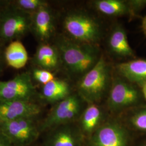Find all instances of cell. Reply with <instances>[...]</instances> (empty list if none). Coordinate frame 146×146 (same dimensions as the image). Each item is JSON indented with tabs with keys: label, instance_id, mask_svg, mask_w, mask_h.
Listing matches in <instances>:
<instances>
[{
	"label": "cell",
	"instance_id": "cell-1",
	"mask_svg": "<svg viewBox=\"0 0 146 146\" xmlns=\"http://www.w3.org/2000/svg\"><path fill=\"white\" fill-rule=\"evenodd\" d=\"M55 47L61 65L70 76L78 81L96 64L103 53L99 46L75 42L67 37L58 38Z\"/></svg>",
	"mask_w": 146,
	"mask_h": 146
},
{
	"label": "cell",
	"instance_id": "cell-2",
	"mask_svg": "<svg viewBox=\"0 0 146 146\" xmlns=\"http://www.w3.org/2000/svg\"><path fill=\"white\" fill-rule=\"evenodd\" d=\"M114 64L102 53L99 61L80 79L78 94L89 104H96L108 95L114 75Z\"/></svg>",
	"mask_w": 146,
	"mask_h": 146
},
{
	"label": "cell",
	"instance_id": "cell-3",
	"mask_svg": "<svg viewBox=\"0 0 146 146\" xmlns=\"http://www.w3.org/2000/svg\"><path fill=\"white\" fill-rule=\"evenodd\" d=\"M63 24L68 38L78 43L99 46L104 35L101 22L84 11L68 13Z\"/></svg>",
	"mask_w": 146,
	"mask_h": 146
},
{
	"label": "cell",
	"instance_id": "cell-4",
	"mask_svg": "<svg viewBox=\"0 0 146 146\" xmlns=\"http://www.w3.org/2000/svg\"><path fill=\"white\" fill-rule=\"evenodd\" d=\"M107 104L110 111L117 113L139 107L145 101L137 84L131 83L114 72Z\"/></svg>",
	"mask_w": 146,
	"mask_h": 146
},
{
	"label": "cell",
	"instance_id": "cell-5",
	"mask_svg": "<svg viewBox=\"0 0 146 146\" xmlns=\"http://www.w3.org/2000/svg\"><path fill=\"white\" fill-rule=\"evenodd\" d=\"M31 27V15L17 8L10 2L0 17V42L19 40Z\"/></svg>",
	"mask_w": 146,
	"mask_h": 146
},
{
	"label": "cell",
	"instance_id": "cell-6",
	"mask_svg": "<svg viewBox=\"0 0 146 146\" xmlns=\"http://www.w3.org/2000/svg\"><path fill=\"white\" fill-rule=\"evenodd\" d=\"M84 100L77 94H72L56 103L42 122L40 131H46L66 125L75 120L82 111Z\"/></svg>",
	"mask_w": 146,
	"mask_h": 146
},
{
	"label": "cell",
	"instance_id": "cell-7",
	"mask_svg": "<svg viewBox=\"0 0 146 146\" xmlns=\"http://www.w3.org/2000/svg\"><path fill=\"white\" fill-rule=\"evenodd\" d=\"M34 119L25 118L1 123L0 132L12 146L28 145L36 139L39 133Z\"/></svg>",
	"mask_w": 146,
	"mask_h": 146
},
{
	"label": "cell",
	"instance_id": "cell-8",
	"mask_svg": "<svg viewBox=\"0 0 146 146\" xmlns=\"http://www.w3.org/2000/svg\"><path fill=\"white\" fill-rule=\"evenodd\" d=\"M35 94L29 73H21L8 81H0V100L32 101Z\"/></svg>",
	"mask_w": 146,
	"mask_h": 146
},
{
	"label": "cell",
	"instance_id": "cell-9",
	"mask_svg": "<svg viewBox=\"0 0 146 146\" xmlns=\"http://www.w3.org/2000/svg\"><path fill=\"white\" fill-rule=\"evenodd\" d=\"M107 37L106 46L110 55L119 60H126L125 61L136 58L128 41L125 29L120 23L114 24Z\"/></svg>",
	"mask_w": 146,
	"mask_h": 146
},
{
	"label": "cell",
	"instance_id": "cell-10",
	"mask_svg": "<svg viewBox=\"0 0 146 146\" xmlns=\"http://www.w3.org/2000/svg\"><path fill=\"white\" fill-rule=\"evenodd\" d=\"M41 111L32 101L0 100V124L14 120L34 118Z\"/></svg>",
	"mask_w": 146,
	"mask_h": 146
},
{
	"label": "cell",
	"instance_id": "cell-11",
	"mask_svg": "<svg viewBox=\"0 0 146 146\" xmlns=\"http://www.w3.org/2000/svg\"><path fill=\"white\" fill-rule=\"evenodd\" d=\"M128 136L125 128L116 121L108 122L94 131L91 146H127Z\"/></svg>",
	"mask_w": 146,
	"mask_h": 146
},
{
	"label": "cell",
	"instance_id": "cell-12",
	"mask_svg": "<svg viewBox=\"0 0 146 146\" xmlns=\"http://www.w3.org/2000/svg\"><path fill=\"white\" fill-rule=\"evenodd\" d=\"M54 19L48 5L31 15V30L41 43H46L54 31Z\"/></svg>",
	"mask_w": 146,
	"mask_h": 146
},
{
	"label": "cell",
	"instance_id": "cell-13",
	"mask_svg": "<svg viewBox=\"0 0 146 146\" xmlns=\"http://www.w3.org/2000/svg\"><path fill=\"white\" fill-rule=\"evenodd\" d=\"M116 75L133 84L146 80V59L134 58L114 64Z\"/></svg>",
	"mask_w": 146,
	"mask_h": 146
},
{
	"label": "cell",
	"instance_id": "cell-14",
	"mask_svg": "<svg viewBox=\"0 0 146 146\" xmlns=\"http://www.w3.org/2000/svg\"><path fill=\"white\" fill-rule=\"evenodd\" d=\"M92 5L100 14L106 17L127 16L130 20L134 19L128 0H96L93 1Z\"/></svg>",
	"mask_w": 146,
	"mask_h": 146
},
{
	"label": "cell",
	"instance_id": "cell-15",
	"mask_svg": "<svg viewBox=\"0 0 146 146\" xmlns=\"http://www.w3.org/2000/svg\"><path fill=\"white\" fill-rule=\"evenodd\" d=\"M33 62L38 68L52 72L60 67L61 62L60 54L55 46L41 43L37 48Z\"/></svg>",
	"mask_w": 146,
	"mask_h": 146
},
{
	"label": "cell",
	"instance_id": "cell-16",
	"mask_svg": "<svg viewBox=\"0 0 146 146\" xmlns=\"http://www.w3.org/2000/svg\"><path fill=\"white\" fill-rule=\"evenodd\" d=\"M4 56L7 66L16 69L25 67L29 59L26 48L20 40L9 43L4 49Z\"/></svg>",
	"mask_w": 146,
	"mask_h": 146
},
{
	"label": "cell",
	"instance_id": "cell-17",
	"mask_svg": "<svg viewBox=\"0 0 146 146\" xmlns=\"http://www.w3.org/2000/svg\"><path fill=\"white\" fill-rule=\"evenodd\" d=\"M72 94L70 85L63 80L55 78L43 86L42 97L49 102L58 103Z\"/></svg>",
	"mask_w": 146,
	"mask_h": 146
},
{
	"label": "cell",
	"instance_id": "cell-18",
	"mask_svg": "<svg viewBox=\"0 0 146 146\" xmlns=\"http://www.w3.org/2000/svg\"><path fill=\"white\" fill-rule=\"evenodd\" d=\"M104 113L96 104H89L81 116V127L84 132L91 134L96 131L103 118Z\"/></svg>",
	"mask_w": 146,
	"mask_h": 146
},
{
	"label": "cell",
	"instance_id": "cell-19",
	"mask_svg": "<svg viewBox=\"0 0 146 146\" xmlns=\"http://www.w3.org/2000/svg\"><path fill=\"white\" fill-rule=\"evenodd\" d=\"M56 128L50 138L49 146H77L78 136L72 128L66 125Z\"/></svg>",
	"mask_w": 146,
	"mask_h": 146
},
{
	"label": "cell",
	"instance_id": "cell-20",
	"mask_svg": "<svg viewBox=\"0 0 146 146\" xmlns=\"http://www.w3.org/2000/svg\"><path fill=\"white\" fill-rule=\"evenodd\" d=\"M132 109L128 122L136 129L146 131V107H136Z\"/></svg>",
	"mask_w": 146,
	"mask_h": 146
},
{
	"label": "cell",
	"instance_id": "cell-21",
	"mask_svg": "<svg viewBox=\"0 0 146 146\" xmlns=\"http://www.w3.org/2000/svg\"><path fill=\"white\" fill-rule=\"evenodd\" d=\"M11 3L20 10L31 15L48 5L47 2L43 0H17Z\"/></svg>",
	"mask_w": 146,
	"mask_h": 146
},
{
	"label": "cell",
	"instance_id": "cell-22",
	"mask_svg": "<svg viewBox=\"0 0 146 146\" xmlns=\"http://www.w3.org/2000/svg\"><path fill=\"white\" fill-rule=\"evenodd\" d=\"M32 77L36 82L42 84L43 86L55 78V75L52 72L38 68L33 69Z\"/></svg>",
	"mask_w": 146,
	"mask_h": 146
},
{
	"label": "cell",
	"instance_id": "cell-23",
	"mask_svg": "<svg viewBox=\"0 0 146 146\" xmlns=\"http://www.w3.org/2000/svg\"><path fill=\"white\" fill-rule=\"evenodd\" d=\"M134 18L140 15V13L146 7V0H128Z\"/></svg>",
	"mask_w": 146,
	"mask_h": 146
},
{
	"label": "cell",
	"instance_id": "cell-24",
	"mask_svg": "<svg viewBox=\"0 0 146 146\" xmlns=\"http://www.w3.org/2000/svg\"><path fill=\"white\" fill-rule=\"evenodd\" d=\"M5 66H7V64L4 56V50L2 49L0 47V76L4 72Z\"/></svg>",
	"mask_w": 146,
	"mask_h": 146
},
{
	"label": "cell",
	"instance_id": "cell-25",
	"mask_svg": "<svg viewBox=\"0 0 146 146\" xmlns=\"http://www.w3.org/2000/svg\"><path fill=\"white\" fill-rule=\"evenodd\" d=\"M137 85L140 89L143 99L146 101V80L137 84Z\"/></svg>",
	"mask_w": 146,
	"mask_h": 146
},
{
	"label": "cell",
	"instance_id": "cell-26",
	"mask_svg": "<svg viewBox=\"0 0 146 146\" xmlns=\"http://www.w3.org/2000/svg\"><path fill=\"white\" fill-rule=\"evenodd\" d=\"M9 141L0 132V146H11Z\"/></svg>",
	"mask_w": 146,
	"mask_h": 146
},
{
	"label": "cell",
	"instance_id": "cell-27",
	"mask_svg": "<svg viewBox=\"0 0 146 146\" xmlns=\"http://www.w3.org/2000/svg\"><path fill=\"white\" fill-rule=\"evenodd\" d=\"M10 2L8 1H0V17L7 7L10 3Z\"/></svg>",
	"mask_w": 146,
	"mask_h": 146
},
{
	"label": "cell",
	"instance_id": "cell-28",
	"mask_svg": "<svg viewBox=\"0 0 146 146\" xmlns=\"http://www.w3.org/2000/svg\"><path fill=\"white\" fill-rule=\"evenodd\" d=\"M142 29L143 31L144 34L146 36V16H145L143 19L142 21Z\"/></svg>",
	"mask_w": 146,
	"mask_h": 146
},
{
	"label": "cell",
	"instance_id": "cell-29",
	"mask_svg": "<svg viewBox=\"0 0 146 146\" xmlns=\"http://www.w3.org/2000/svg\"><path fill=\"white\" fill-rule=\"evenodd\" d=\"M145 146H146V145H145Z\"/></svg>",
	"mask_w": 146,
	"mask_h": 146
}]
</instances>
